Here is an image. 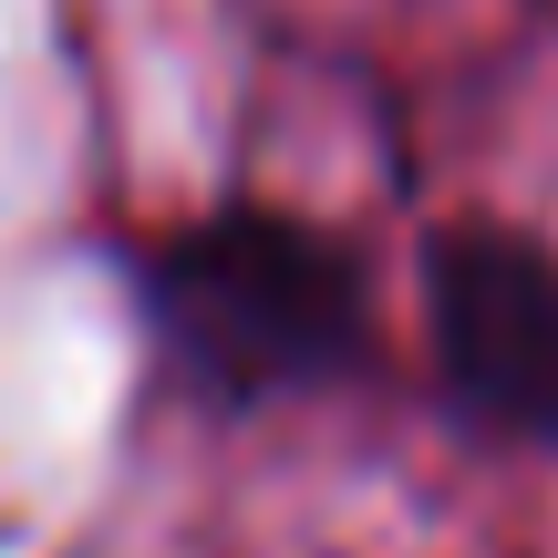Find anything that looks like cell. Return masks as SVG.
I'll list each match as a JSON object with an SVG mask.
<instances>
[{
	"label": "cell",
	"instance_id": "1",
	"mask_svg": "<svg viewBox=\"0 0 558 558\" xmlns=\"http://www.w3.org/2000/svg\"><path fill=\"white\" fill-rule=\"evenodd\" d=\"M145 320L166 362L228 403L311 393L362 352V269L341 239L279 207H207L145 239L135 259Z\"/></svg>",
	"mask_w": 558,
	"mask_h": 558
},
{
	"label": "cell",
	"instance_id": "2",
	"mask_svg": "<svg viewBox=\"0 0 558 558\" xmlns=\"http://www.w3.org/2000/svg\"><path fill=\"white\" fill-rule=\"evenodd\" d=\"M424 331L435 373L476 424L558 445V248L497 218H456L424 248Z\"/></svg>",
	"mask_w": 558,
	"mask_h": 558
}]
</instances>
